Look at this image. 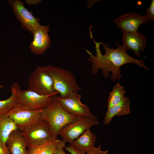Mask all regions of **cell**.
<instances>
[{
	"mask_svg": "<svg viewBox=\"0 0 154 154\" xmlns=\"http://www.w3.org/2000/svg\"><path fill=\"white\" fill-rule=\"evenodd\" d=\"M99 122L97 119L88 117L78 118L75 121L68 124L60 130L59 135L65 143L70 145L85 131L93 125H98Z\"/></svg>",
	"mask_w": 154,
	"mask_h": 154,
	"instance_id": "8992f818",
	"label": "cell"
},
{
	"mask_svg": "<svg viewBox=\"0 0 154 154\" xmlns=\"http://www.w3.org/2000/svg\"><path fill=\"white\" fill-rule=\"evenodd\" d=\"M144 16L148 22L149 20L154 21V0H152L150 7L146 11Z\"/></svg>",
	"mask_w": 154,
	"mask_h": 154,
	"instance_id": "44dd1931",
	"label": "cell"
},
{
	"mask_svg": "<svg viewBox=\"0 0 154 154\" xmlns=\"http://www.w3.org/2000/svg\"><path fill=\"white\" fill-rule=\"evenodd\" d=\"M44 67L52 79L55 89L60 98H67L81 90L75 76L70 71L51 65Z\"/></svg>",
	"mask_w": 154,
	"mask_h": 154,
	"instance_id": "3957f363",
	"label": "cell"
},
{
	"mask_svg": "<svg viewBox=\"0 0 154 154\" xmlns=\"http://www.w3.org/2000/svg\"><path fill=\"white\" fill-rule=\"evenodd\" d=\"M17 129L14 121L8 116H0V140L4 144L11 133Z\"/></svg>",
	"mask_w": 154,
	"mask_h": 154,
	"instance_id": "d6986e66",
	"label": "cell"
},
{
	"mask_svg": "<svg viewBox=\"0 0 154 154\" xmlns=\"http://www.w3.org/2000/svg\"><path fill=\"white\" fill-rule=\"evenodd\" d=\"M113 22L121 30L131 33L136 32L141 24L148 22L144 15L132 12L119 16Z\"/></svg>",
	"mask_w": 154,
	"mask_h": 154,
	"instance_id": "4fadbf2b",
	"label": "cell"
},
{
	"mask_svg": "<svg viewBox=\"0 0 154 154\" xmlns=\"http://www.w3.org/2000/svg\"><path fill=\"white\" fill-rule=\"evenodd\" d=\"M11 93L8 98L0 101V116L5 115L11 110L21 104L20 86L17 82L13 83L10 88Z\"/></svg>",
	"mask_w": 154,
	"mask_h": 154,
	"instance_id": "5bb4252c",
	"label": "cell"
},
{
	"mask_svg": "<svg viewBox=\"0 0 154 154\" xmlns=\"http://www.w3.org/2000/svg\"><path fill=\"white\" fill-rule=\"evenodd\" d=\"M129 98L125 96L119 103L109 108L106 112L103 123L105 125L109 124L115 116H121L129 114L130 109Z\"/></svg>",
	"mask_w": 154,
	"mask_h": 154,
	"instance_id": "e0dca14e",
	"label": "cell"
},
{
	"mask_svg": "<svg viewBox=\"0 0 154 154\" xmlns=\"http://www.w3.org/2000/svg\"><path fill=\"white\" fill-rule=\"evenodd\" d=\"M101 145L96 148L94 147L86 153V154H107L108 150L102 151L101 150Z\"/></svg>",
	"mask_w": 154,
	"mask_h": 154,
	"instance_id": "7402d4cb",
	"label": "cell"
},
{
	"mask_svg": "<svg viewBox=\"0 0 154 154\" xmlns=\"http://www.w3.org/2000/svg\"><path fill=\"white\" fill-rule=\"evenodd\" d=\"M121 30L123 43L121 46L126 51L132 50L138 58H140L141 56L140 50L143 52L145 49L147 45L146 38L139 32L131 33Z\"/></svg>",
	"mask_w": 154,
	"mask_h": 154,
	"instance_id": "8fae6325",
	"label": "cell"
},
{
	"mask_svg": "<svg viewBox=\"0 0 154 154\" xmlns=\"http://www.w3.org/2000/svg\"><path fill=\"white\" fill-rule=\"evenodd\" d=\"M61 141L53 138L28 146L25 154H53Z\"/></svg>",
	"mask_w": 154,
	"mask_h": 154,
	"instance_id": "2e32d148",
	"label": "cell"
},
{
	"mask_svg": "<svg viewBox=\"0 0 154 154\" xmlns=\"http://www.w3.org/2000/svg\"><path fill=\"white\" fill-rule=\"evenodd\" d=\"M64 148L70 154H85V153L78 150L72 145L68 147H65Z\"/></svg>",
	"mask_w": 154,
	"mask_h": 154,
	"instance_id": "cb8c5ba5",
	"label": "cell"
},
{
	"mask_svg": "<svg viewBox=\"0 0 154 154\" xmlns=\"http://www.w3.org/2000/svg\"><path fill=\"white\" fill-rule=\"evenodd\" d=\"M0 154H11L8 150L6 145L0 140Z\"/></svg>",
	"mask_w": 154,
	"mask_h": 154,
	"instance_id": "d4e9b609",
	"label": "cell"
},
{
	"mask_svg": "<svg viewBox=\"0 0 154 154\" xmlns=\"http://www.w3.org/2000/svg\"><path fill=\"white\" fill-rule=\"evenodd\" d=\"M81 96L76 92L66 98L56 96V97L62 108L70 114L78 118L88 117L97 119L91 112L88 105L82 103Z\"/></svg>",
	"mask_w": 154,
	"mask_h": 154,
	"instance_id": "ba28073f",
	"label": "cell"
},
{
	"mask_svg": "<svg viewBox=\"0 0 154 154\" xmlns=\"http://www.w3.org/2000/svg\"><path fill=\"white\" fill-rule=\"evenodd\" d=\"M97 138L96 135L90 129H88L76 139L70 145L78 150L86 153L94 147Z\"/></svg>",
	"mask_w": 154,
	"mask_h": 154,
	"instance_id": "ac0fdd59",
	"label": "cell"
},
{
	"mask_svg": "<svg viewBox=\"0 0 154 154\" xmlns=\"http://www.w3.org/2000/svg\"><path fill=\"white\" fill-rule=\"evenodd\" d=\"M65 146V143L61 141L53 154H68L66 153L63 149Z\"/></svg>",
	"mask_w": 154,
	"mask_h": 154,
	"instance_id": "603a6c76",
	"label": "cell"
},
{
	"mask_svg": "<svg viewBox=\"0 0 154 154\" xmlns=\"http://www.w3.org/2000/svg\"><path fill=\"white\" fill-rule=\"evenodd\" d=\"M126 91L124 87L119 83H117L109 93L108 99V108L119 103L125 97Z\"/></svg>",
	"mask_w": 154,
	"mask_h": 154,
	"instance_id": "ffe728a7",
	"label": "cell"
},
{
	"mask_svg": "<svg viewBox=\"0 0 154 154\" xmlns=\"http://www.w3.org/2000/svg\"><path fill=\"white\" fill-rule=\"evenodd\" d=\"M42 110H29L20 104L11 110L5 115L14 121L18 129L23 132L32 128L42 120Z\"/></svg>",
	"mask_w": 154,
	"mask_h": 154,
	"instance_id": "5b68a950",
	"label": "cell"
},
{
	"mask_svg": "<svg viewBox=\"0 0 154 154\" xmlns=\"http://www.w3.org/2000/svg\"><path fill=\"white\" fill-rule=\"evenodd\" d=\"M78 117L71 115L64 110L56 97L54 96L50 104L42 110V120L48 124L53 138L57 139L60 129L66 124L73 122Z\"/></svg>",
	"mask_w": 154,
	"mask_h": 154,
	"instance_id": "7a4b0ae2",
	"label": "cell"
},
{
	"mask_svg": "<svg viewBox=\"0 0 154 154\" xmlns=\"http://www.w3.org/2000/svg\"><path fill=\"white\" fill-rule=\"evenodd\" d=\"M90 37L95 43L96 55H94L88 50H85L90 55L88 60L92 63L91 72L93 74L96 75L100 69L103 75L105 77H108L110 71L112 73L110 79L114 81L122 77L120 68L127 63H133L146 70H149V68L145 65L143 60H139L130 56L116 40L117 48L114 49L109 48L106 43L96 41L92 35H91Z\"/></svg>",
	"mask_w": 154,
	"mask_h": 154,
	"instance_id": "6da1fadb",
	"label": "cell"
},
{
	"mask_svg": "<svg viewBox=\"0 0 154 154\" xmlns=\"http://www.w3.org/2000/svg\"><path fill=\"white\" fill-rule=\"evenodd\" d=\"M22 132L27 146L54 138L48 124L43 120L31 129Z\"/></svg>",
	"mask_w": 154,
	"mask_h": 154,
	"instance_id": "30bf717a",
	"label": "cell"
},
{
	"mask_svg": "<svg viewBox=\"0 0 154 154\" xmlns=\"http://www.w3.org/2000/svg\"><path fill=\"white\" fill-rule=\"evenodd\" d=\"M11 154H25L27 147L22 132L17 129L10 134L6 143Z\"/></svg>",
	"mask_w": 154,
	"mask_h": 154,
	"instance_id": "9a60e30c",
	"label": "cell"
},
{
	"mask_svg": "<svg viewBox=\"0 0 154 154\" xmlns=\"http://www.w3.org/2000/svg\"><path fill=\"white\" fill-rule=\"evenodd\" d=\"M7 3L11 7L13 13L25 30L33 34L40 26L38 18L35 17L20 0H9Z\"/></svg>",
	"mask_w": 154,
	"mask_h": 154,
	"instance_id": "52a82bcc",
	"label": "cell"
},
{
	"mask_svg": "<svg viewBox=\"0 0 154 154\" xmlns=\"http://www.w3.org/2000/svg\"><path fill=\"white\" fill-rule=\"evenodd\" d=\"M49 26L41 25L33 33V38L29 47L31 52L36 54L41 55L45 52L50 44L48 35Z\"/></svg>",
	"mask_w": 154,
	"mask_h": 154,
	"instance_id": "7c38bea8",
	"label": "cell"
},
{
	"mask_svg": "<svg viewBox=\"0 0 154 154\" xmlns=\"http://www.w3.org/2000/svg\"><path fill=\"white\" fill-rule=\"evenodd\" d=\"M42 1L40 0H26L25 2L29 5H35L39 3Z\"/></svg>",
	"mask_w": 154,
	"mask_h": 154,
	"instance_id": "484cf974",
	"label": "cell"
},
{
	"mask_svg": "<svg viewBox=\"0 0 154 154\" xmlns=\"http://www.w3.org/2000/svg\"><path fill=\"white\" fill-rule=\"evenodd\" d=\"M29 90L42 95L56 96L53 80L44 67L38 66L31 73L28 82Z\"/></svg>",
	"mask_w": 154,
	"mask_h": 154,
	"instance_id": "277c9868",
	"label": "cell"
},
{
	"mask_svg": "<svg viewBox=\"0 0 154 154\" xmlns=\"http://www.w3.org/2000/svg\"><path fill=\"white\" fill-rule=\"evenodd\" d=\"M54 96L40 95L28 89L21 90V105L29 110H43L50 104Z\"/></svg>",
	"mask_w": 154,
	"mask_h": 154,
	"instance_id": "9c48e42d",
	"label": "cell"
}]
</instances>
